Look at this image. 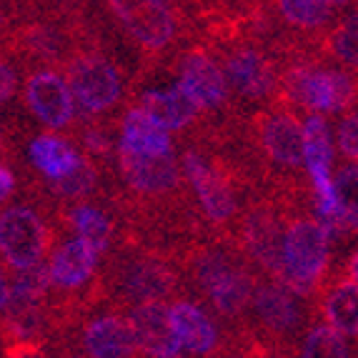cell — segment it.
<instances>
[{
	"label": "cell",
	"mask_w": 358,
	"mask_h": 358,
	"mask_svg": "<svg viewBox=\"0 0 358 358\" xmlns=\"http://www.w3.org/2000/svg\"><path fill=\"white\" fill-rule=\"evenodd\" d=\"M98 283L103 301L120 310L188 301L178 261L131 241H113L106 256L98 258Z\"/></svg>",
	"instance_id": "obj_1"
},
{
	"label": "cell",
	"mask_w": 358,
	"mask_h": 358,
	"mask_svg": "<svg viewBox=\"0 0 358 358\" xmlns=\"http://www.w3.org/2000/svg\"><path fill=\"white\" fill-rule=\"evenodd\" d=\"M120 41L141 63H173L176 55L193 45L188 3L166 0H110L103 3ZM136 71V68H133Z\"/></svg>",
	"instance_id": "obj_2"
},
{
	"label": "cell",
	"mask_w": 358,
	"mask_h": 358,
	"mask_svg": "<svg viewBox=\"0 0 358 358\" xmlns=\"http://www.w3.org/2000/svg\"><path fill=\"white\" fill-rule=\"evenodd\" d=\"M173 148L178 155L180 173L203 223L215 236L231 238L245 201L253 196L251 188L206 145L178 138Z\"/></svg>",
	"instance_id": "obj_3"
},
{
	"label": "cell",
	"mask_w": 358,
	"mask_h": 358,
	"mask_svg": "<svg viewBox=\"0 0 358 358\" xmlns=\"http://www.w3.org/2000/svg\"><path fill=\"white\" fill-rule=\"evenodd\" d=\"M126 45L120 48L83 50L63 68L66 85L76 103V118H120L128 108Z\"/></svg>",
	"instance_id": "obj_4"
},
{
	"label": "cell",
	"mask_w": 358,
	"mask_h": 358,
	"mask_svg": "<svg viewBox=\"0 0 358 358\" xmlns=\"http://www.w3.org/2000/svg\"><path fill=\"white\" fill-rule=\"evenodd\" d=\"M318 318L313 301L301 299L283 283L258 275L243 331L263 351L299 353L306 331Z\"/></svg>",
	"instance_id": "obj_5"
},
{
	"label": "cell",
	"mask_w": 358,
	"mask_h": 358,
	"mask_svg": "<svg viewBox=\"0 0 358 358\" xmlns=\"http://www.w3.org/2000/svg\"><path fill=\"white\" fill-rule=\"evenodd\" d=\"M283 208V275L281 283L301 299H316L329 268L331 243L313 213V201L281 203Z\"/></svg>",
	"instance_id": "obj_6"
},
{
	"label": "cell",
	"mask_w": 358,
	"mask_h": 358,
	"mask_svg": "<svg viewBox=\"0 0 358 358\" xmlns=\"http://www.w3.org/2000/svg\"><path fill=\"white\" fill-rule=\"evenodd\" d=\"M218 63L228 93L245 113L266 108L278 98V63L266 48L256 43L238 41L210 50Z\"/></svg>",
	"instance_id": "obj_7"
},
{
	"label": "cell",
	"mask_w": 358,
	"mask_h": 358,
	"mask_svg": "<svg viewBox=\"0 0 358 358\" xmlns=\"http://www.w3.org/2000/svg\"><path fill=\"white\" fill-rule=\"evenodd\" d=\"M233 243L258 275L281 283L283 275V208L268 193L245 201L233 228Z\"/></svg>",
	"instance_id": "obj_8"
},
{
	"label": "cell",
	"mask_w": 358,
	"mask_h": 358,
	"mask_svg": "<svg viewBox=\"0 0 358 358\" xmlns=\"http://www.w3.org/2000/svg\"><path fill=\"white\" fill-rule=\"evenodd\" d=\"M63 233L38 206L10 198L0 210V261L6 271H23L48 261Z\"/></svg>",
	"instance_id": "obj_9"
},
{
	"label": "cell",
	"mask_w": 358,
	"mask_h": 358,
	"mask_svg": "<svg viewBox=\"0 0 358 358\" xmlns=\"http://www.w3.org/2000/svg\"><path fill=\"white\" fill-rule=\"evenodd\" d=\"M173 71L178 83L183 85V90L203 115L201 128L221 131L245 113L228 93L218 63L201 45H188L185 50H180L173 60Z\"/></svg>",
	"instance_id": "obj_10"
},
{
	"label": "cell",
	"mask_w": 358,
	"mask_h": 358,
	"mask_svg": "<svg viewBox=\"0 0 358 358\" xmlns=\"http://www.w3.org/2000/svg\"><path fill=\"white\" fill-rule=\"evenodd\" d=\"M71 334L88 358H143L138 353L126 310L110 303L83 313Z\"/></svg>",
	"instance_id": "obj_11"
},
{
	"label": "cell",
	"mask_w": 358,
	"mask_h": 358,
	"mask_svg": "<svg viewBox=\"0 0 358 358\" xmlns=\"http://www.w3.org/2000/svg\"><path fill=\"white\" fill-rule=\"evenodd\" d=\"M23 108L45 128L71 133L76 126V103L63 73L30 68L23 73Z\"/></svg>",
	"instance_id": "obj_12"
},
{
	"label": "cell",
	"mask_w": 358,
	"mask_h": 358,
	"mask_svg": "<svg viewBox=\"0 0 358 358\" xmlns=\"http://www.w3.org/2000/svg\"><path fill=\"white\" fill-rule=\"evenodd\" d=\"M271 6L283 33L296 43L310 45H321L329 30L348 10L343 0H281Z\"/></svg>",
	"instance_id": "obj_13"
},
{
	"label": "cell",
	"mask_w": 358,
	"mask_h": 358,
	"mask_svg": "<svg viewBox=\"0 0 358 358\" xmlns=\"http://www.w3.org/2000/svg\"><path fill=\"white\" fill-rule=\"evenodd\" d=\"M138 353L143 358H188L173 334L166 303H143L126 310Z\"/></svg>",
	"instance_id": "obj_14"
},
{
	"label": "cell",
	"mask_w": 358,
	"mask_h": 358,
	"mask_svg": "<svg viewBox=\"0 0 358 358\" xmlns=\"http://www.w3.org/2000/svg\"><path fill=\"white\" fill-rule=\"evenodd\" d=\"M168 318L188 358H213L226 346V338L213 318L191 301L171 303Z\"/></svg>",
	"instance_id": "obj_15"
},
{
	"label": "cell",
	"mask_w": 358,
	"mask_h": 358,
	"mask_svg": "<svg viewBox=\"0 0 358 358\" xmlns=\"http://www.w3.org/2000/svg\"><path fill=\"white\" fill-rule=\"evenodd\" d=\"M318 316H326L329 326L336 334L356 341L358 321H356V275H346L338 281L321 283L313 299Z\"/></svg>",
	"instance_id": "obj_16"
},
{
	"label": "cell",
	"mask_w": 358,
	"mask_h": 358,
	"mask_svg": "<svg viewBox=\"0 0 358 358\" xmlns=\"http://www.w3.org/2000/svg\"><path fill=\"white\" fill-rule=\"evenodd\" d=\"M118 145L136 155H143V158H161L173 150V138L143 110L128 108L126 113L120 115Z\"/></svg>",
	"instance_id": "obj_17"
},
{
	"label": "cell",
	"mask_w": 358,
	"mask_h": 358,
	"mask_svg": "<svg viewBox=\"0 0 358 358\" xmlns=\"http://www.w3.org/2000/svg\"><path fill=\"white\" fill-rule=\"evenodd\" d=\"M78 153L66 138L36 133L28 141V166L43 180H58L78 166Z\"/></svg>",
	"instance_id": "obj_18"
},
{
	"label": "cell",
	"mask_w": 358,
	"mask_h": 358,
	"mask_svg": "<svg viewBox=\"0 0 358 358\" xmlns=\"http://www.w3.org/2000/svg\"><path fill=\"white\" fill-rule=\"evenodd\" d=\"M323 53L331 66L356 73V3H348V13L329 30L323 41Z\"/></svg>",
	"instance_id": "obj_19"
},
{
	"label": "cell",
	"mask_w": 358,
	"mask_h": 358,
	"mask_svg": "<svg viewBox=\"0 0 358 358\" xmlns=\"http://www.w3.org/2000/svg\"><path fill=\"white\" fill-rule=\"evenodd\" d=\"M299 358H353V351L346 346L343 336L316 318L301 341Z\"/></svg>",
	"instance_id": "obj_20"
},
{
	"label": "cell",
	"mask_w": 358,
	"mask_h": 358,
	"mask_svg": "<svg viewBox=\"0 0 358 358\" xmlns=\"http://www.w3.org/2000/svg\"><path fill=\"white\" fill-rule=\"evenodd\" d=\"M8 278V293L23 296L30 301H45L50 293V273L48 261H41L36 266L23 271H6Z\"/></svg>",
	"instance_id": "obj_21"
},
{
	"label": "cell",
	"mask_w": 358,
	"mask_h": 358,
	"mask_svg": "<svg viewBox=\"0 0 358 358\" xmlns=\"http://www.w3.org/2000/svg\"><path fill=\"white\" fill-rule=\"evenodd\" d=\"M25 128H28V120L20 113H3L0 118V166L15 168L25 161V155L20 153V143H23Z\"/></svg>",
	"instance_id": "obj_22"
},
{
	"label": "cell",
	"mask_w": 358,
	"mask_h": 358,
	"mask_svg": "<svg viewBox=\"0 0 358 358\" xmlns=\"http://www.w3.org/2000/svg\"><path fill=\"white\" fill-rule=\"evenodd\" d=\"M331 180L341 215L348 221V226L356 228V163H341L336 178Z\"/></svg>",
	"instance_id": "obj_23"
},
{
	"label": "cell",
	"mask_w": 358,
	"mask_h": 358,
	"mask_svg": "<svg viewBox=\"0 0 358 358\" xmlns=\"http://www.w3.org/2000/svg\"><path fill=\"white\" fill-rule=\"evenodd\" d=\"M18 88H20V68L6 53H0V110L15 106Z\"/></svg>",
	"instance_id": "obj_24"
},
{
	"label": "cell",
	"mask_w": 358,
	"mask_h": 358,
	"mask_svg": "<svg viewBox=\"0 0 358 358\" xmlns=\"http://www.w3.org/2000/svg\"><path fill=\"white\" fill-rule=\"evenodd\" d=\"M338 150L348 163H356L358 143H356V110L346 113L338 123Z\"/></svg>",
	"instance_id": "obj_25"
},
{
	"label": "cell",
	"mask_w": 358,
	"mask_h": 358,
	"mask_svg": "<svg viewBox=\"0 0 358 358\" xmlns=\"http://www.w3.org/2000/svg\"><path fill=\"white\" fill-rule=\"evenodd\" d=\"M15 188H18V180H15L13 171L6 166H0V206H6L15 196Z\"/></svg>",
	"instance_id": "obj_26"
},
{
	"label": "cell",
	"mask_w": 358,
	"mask_h": 358,
	"mask_svg": "<svg viewBox=\"0 0 358 358\" xmlns=\"http://www.w3.org/2000/svg\"><path fill=\"white\" fill-rule=\"evenodd\" d=\"M6 301H8V278H6L3 266H0V308L6 306Z\"/></svg>",
	"instance_id": "obj_27"
},
{
	"label": "cell",
	"mask_w": 358,
	"mask_h": 358,
	"mask_svg": "<svg viewBox=\"0 0 358 358\" xmlns=\"http://www.w3.org/2000/svg\"><path fill=\"white\" fill-rule=\"evenodd\" d=\"M0 358H3V356H0Z\"/></svg>",
	"instance_id": "obj_28"
}]
</instances>
